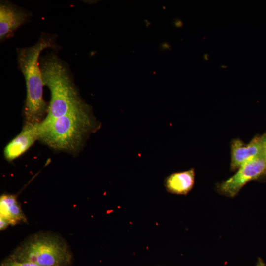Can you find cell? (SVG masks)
I'll list each match as a JSON object with an SVG mask.
<instances>
[{
	"label": "cell",
	"instance_id": "6da1fadb",
	"mask_svg": "<svg viewBox=\"0 0 266 266\" xmlns=\"http://www.w3.org/2000/svg\"><path fill=\"white\" fill-rule=\"evenodd\" d=\"M56 37L42 33L36 43L17 49L18 67L25 78L26 97L23 108L25 124H39L47 113L48 105L44 100V86L39 66L40 55L48 48L56 49Z\"/></svg>",
	"mask_w": 266,
	"mask_h": 266
},
{
	"label": "cell",
	"instance_id": "7a4b0ae2",
	"mask_svg": "<svg viewBox=\"0 0 266 266\" xmlns=\"http://www.w3.org/2000/svg\"><path fill=\"white\" fill-rule=\"evenodd\" d=\"M44 86L51 93L47 113L43 120H50L89 108L81 98L68 66L56 54L40 58Z\"/></svg>",
	"mask_w": 266,
	"mask_h": 266
},
{
	"label": "cell",
	"instance_id": "3957f363",
	"mask_svg": "<svg viewBox=\"0 0 266 266\" xmlns=\"http://www.w3.org/2000/svg\"><path fill=\"white\" fill-rule=\"evenodd\" d=\"M100 126L89 108L50 120H43L39 124V140L54 149L76 153L90 134Z\"/></svg>",
	"mask_w": 266,
	"mask_h": 266
},
{
	"label": "cell",
	"instance_id": "277c9868",
	"mask_svg": "<svg viewBox=\"0 0 266 266\" xmlns=\"http://www.w3.org/2000/svg\"><path fill=\"white\" fill-rule=\"evenodd\" d=\"M8 257L40 266H69L73 255L62 236L52 232L40 231L28 236Z\"/></svg>",
	"mask_w": 266,
	"mask_h": 266
},
{
	"label": "cell",
	"instance_id": "5b68a950",
	"mask_svg": "<svg viewBox=\"0 0 266 266\" xmlns=\"http://www.w3.org/2000/svg\"><path fill=\"white\" fill-rule=\"evenodd\" d=\"M266 177V151L242 165L231 177L217 184L220 194L233 198L248 182Z\"/></svg>",
	"mask_w": 266,
	"mask_h": 266
},
{
	"label": "cell",
	"instance_id": "8992f818",
	"mask_svg": "<svg viewBox=\"0 0 266 266\" xmlns=\"http://www.w3.org/2000/svg\"><path fill=\"white\" fill-rule=\"evenodd\" d=\"M230 170H237L245 163L266 151V133L256 136L248 144L235 138L230 143Z\"/></svg>",
	"mask_w": 266,
	"mask_h": 266
},
{
	"label": "cell",
	"instance_id": "52a82bcc",
	"mask_svg": "<svg viewBox=\"0 0 266 266\" xmlns=\"http://www.w3.org/2000/svg\"><path fill=\"white\" fill-rule=\"evenodd\" d=\"M30 13L7 0L0 4V39L3 41L13 36L15 32L28 21Z\"/></svg>",
	"mask_w": 266,
	"mask_h": 266
},
{
	"label": "cell",
	"instance_id": "ba28073f",
	"mask_svg": "<svg viewBox=\"0 0 266 266\" xmlns=\"http://www.w3.org/2000/svg\"><path fill=\"white\" fill-rule=\"evenodd\" d=\"M39 124H25L21 132L4 149L5 159L12 161L18 158L39 140Z\"/></svg>",
	"mask_w": 266,
	"mask_h": 266
},
{
	"label": "cell",
	"instance_id": "9c48e42d",
	"mask_svg": "<svg viewBox=\"0 0 266 266\" xmlns=\"http://www.w3.org/2000/svg\"><path fill=\"white\" fill-rule=\"evenodd\" d=\"M195 172L194 168L174 172L164 180V186L169 193L177 195H187L193 188Z\"/></svg>",
	"mask_w": 266,
	"mask_h": 266
},
{
	"label": "cell",
	"instance_id": "30bf717a",
	"mask_svg": "<svg viewBox=\"0 0 266 266\" xmlns=\"http://www.w3.org/2000/svg\"><path fill=\"white\" fill-rule=\"evenodd\" d=\"M0 217L7 220L11 225L27 221L17 197L13 194L4 193L0 196Z\"/></svg>",
	"mask_w": 266,
	"mask_h": 266
},
{
	"label": "cell",
	"instance_id": "8fae6325",
	"mask_svg": "<svg viewBox=\"0 0 266 266\" xmlns=\"http://www.w3.org/2000/svg\"><path fill=\"white\" fill-rule=\"evenodd\" d=\"M0 266H40L34 263L20 261L8 258L4 260Z\"/></svg>",
	"mask_w": 266,
	"mask_h": 266
},
{
	"label": "cell",
	"instance_id": "7c38bea8",
	"mask_svg": "<svg viewBox=\"0 0 266 266\" xmlns=\"http://www.w3.org/2000/svg\"><path fill=\"white\" fill-rule=\"evenodd\" d=\"M10 225L9 222L3 217H0V230H3Z\"/></svg>",
	"mask_w": 266,
	"mask_h": 266
},
{
	"label": "cell",
	"instance_id": "4fadbf2b",
	"mask_svg": "<svg viewBox=\"0 0 266 266\" xmlns=\"http://www.w3.org/2000/svg\"><path fill=\"white\" fill-rule=\"evenodd\" d=\"M256 266H265V264L261 259H259L258 261Z\"/></svg>",
	"mask_w": 266,
	"mask_h": 266
},
{
	"label": "cell",
	"instance_id": "5bb4252c",
	"mask_svg": "<svg viewBox=\"0 0 266 266\" xmlns=\"http://www.w3.org/2000/svg\"><path fill=\"white\" fill-rule=\"evenodd\" d=\"M183 25L182 21L180 20H177L175 22V25L177 27H181Z\"/></svg>",
	"mask_w": 266,
	"mask_h": 266
},
{
	"label": "cell",
	"instance_id": "9a60e30c",
	"mask_svg": "<svg viewBox=\"0 0 266 266\" xmlns=\"http://www.w3.org/2000/svg\"><path fill=\"white\" fill-rule=\"evenodd\" d=\"M203 58H204V59L205 60H208L209 59V55L207 53H205L204 55H203Z\"/></svg>",
	"mask_w": 266,
	"mask_h": 266
},
{
	"label": "cell",
	"instance_id": "2e32d148",
	"mask_svg": "<svg viewBox=\"0 0 266 266\" xmlns=\"http://www.w3.org/2000/svg\"><path fill=\"white\" fill-rule=\"evenodd\" d=\"M220 66L222 69H225L227 67V66L224 65H222Z\"/></svg>",
	"mask_w": 266,
	"mask_h": 266
}]
</instances>
